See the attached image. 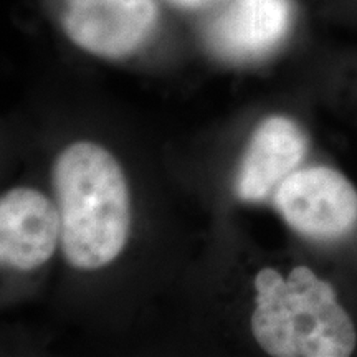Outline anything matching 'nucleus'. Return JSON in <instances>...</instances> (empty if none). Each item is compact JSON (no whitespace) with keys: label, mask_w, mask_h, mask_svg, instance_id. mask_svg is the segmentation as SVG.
<instances>
[{"label":"nucleus","mask_w":357,"mask_h":357,"mask_svg":"<svg viewBox=\"0 0 357 357\" xmlns=\"http://www.w3.org/2000/svg\"><path fill=\"white\" fill-rule=\"evenodd\" d=\"M171 2L184 8H202L205 6H211V3L218 2V0H171Z\"/></svg>","instance_id":"nucleus-8"},{"label":"nucleus","mask_w":357,"mask_h":357,"mask_svg":"<svg viewBox=\"0 0 357 357\" xmlns=\"http://www.w3.org/2000/svg\"><path fill=\"white\" fill-rule=\"evenodd\" d=\"M275 207L298 234L336 240L357 225V189L328 166L300 167L275 190Z\"/></svg>","instance_id":"nucleus-3"},{"label":"nucleus","mask_w":357,"mask_h":357,"mask_svg":"<svg viewBox=\"0 0 357 357\" xmlns=\"http://www.w3.org/2000/svg\"><path fill=\"white\" fill-rule=\"evenodd\" d=\"M159 22L155 0H63L61 26L82 50L124 58L153 35Z\"/></svg>","instance_id":"nucleus-4"},{"label":"nucleus","mask_w":357,"mask_h":357,"mask_svg":"<svg viewBox=\"0 0 357 357\" xmlns=\"http://www.w3.org/2000/svg\"><path fill=\"white\" fill-rule=\"evenodd\" d=\"M53 184L70 265L96 270L116 260L128 242L131 204L114 155L95 142H75L56 158Z\"/></svg>","instance_id":"nucleus-1"},{"label":"nucleus","mask_w":357,"mask_h":357,"mask_svg":"<svg viewBox=\"0 0 357 357\" xmlns=\"http://www.w3.org/2000/svg\"><path fill=\"white\" fill-rule=\"evenodd\" d=\"M61 240L60 211L40 190L19 187L0 200V260L15 270L42 266Z\"/></svg>","instance_id":"nucleus-5"},{"label":"nucleus","mask_w":357,"mask_h":357,"mask_svg":"<svg viewBox=\"0 0 357 357\" xmlns=\"http://www.w3.org/2000/svg\"><path fill=\"white\" fill-rule=\"evenodd\" d=\"M252 331L276 357H347L357 346L356 326L328 281L294 266L287 278L263 268L255 278Z\"/></svg>","instance_id":"nucleus-2"},{"label":"nucleus","mask_w":357,"mask_h":357,"mask_svg":"<svg viewBox=\"0 0 357 357\" xmlns=\"http://www.w3.org/2000/svg\"><path fill=\"white\" fill-rule=\"evenodd\" d=\"M307 137L287 116H270L255 129L236 176V195L243 202H260L289 174L300 169Z\"/></svg>","instance_id":"nucleus-7"},{"label":"nucleus","mask_w":357,"mask_h":357,"mask_svg":"<svg viewBox=\"0 0 357 357\" xmlns=\"http://www.w3.org/2000/svg\"><path fill=\"white\" fill-rule=\"evenodd\" d=\"M293 22V0H227L211 24L208 40L223 58L258 60L287 40Z\"/></svg>","instance_id":"nucleus-6"}]
</instances>
